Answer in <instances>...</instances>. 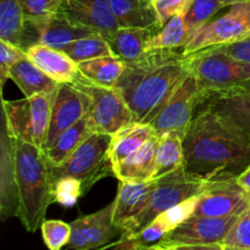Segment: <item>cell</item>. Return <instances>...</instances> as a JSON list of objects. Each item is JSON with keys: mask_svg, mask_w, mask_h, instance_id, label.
<instances>
[{"mask_svg": "<svg viewBox=\"0 0 250 250\" xmlns=\"http://www.w3.org/2000/svg\"><path fill=\"white\" fill-rule=\"evenodd\" d=\"M126 67V61L117 56H103L78 63L81 76L105 87H116Z\"/></svg>", "mask_w": 250, "mask_h": 250, "instance_id": "4316f807", "label": "cell"}, {"mask_svg": "<svg viewBox=\"0 0 250 250\" xmlns=\"http://www.w3.org/2000/svg\"><path fill=\"white\" fill-rule=\"evenodd\" d=\"M222 7H225L224 0H193L185 12V24L189 37L211 21V17Z\"/></svg>", "mask_w": 250, "mask_h": 250, "instance_id": "1f68e13d", "label": "cell"}, {"mask_svg": "<svg viewBox=\"0 0 250 250\" xmlns=\"http://www.w3.org/2000/svg\"><path fill=\"white\" fill-rule=\"evenodd\" d=\"M153 1H154V4H155V2H156V1H159V0H153Z\"/></svg>", "mask_w": 250, "mask_h": 250, "instance_id": "c3c4849f", "label": "cell"}, {"mask_svg": "<svg viewBox=\"0 0 250 250\" xmlns=\"http://www.w3.org/2000/svg\"><path fill=\"white\" fill-rule=\"evenodd\" d=\"M54 94H37L21 100L2 99L1 122L10 134L43 149L50 126Z\"/></svg>", "mask_w": 250, "mask_h": 250, "instance_id": "5b68a950", "label": "cell"}, {"mask_svg": "<svg viewBox=\"0 0 250 250\" xmlns=\"http://www.w3.org/2000/svg\"><path fill=\"white\" fill-rule=\"evenodd\" d=\"M73 84L89 99L88 119L95 132L115 134L134 121L132 110L116 87L95 84L81 76Z\"/></svg>", "mask_w": 250, "mask_h": 250, "instance_id": "ba28073f", "label": "cell"}, {"mask_svg": "<svg viewBox=\"0 0 250 250\" xmlns=\"http://www.w3.org/2000/svg\"><path fill=\"white\" fill-rule=\"evenodd\" d=\"M44 243L49 250H62L71 237V224L60 220H44L41 226Z\"/></svg>", "mask_w": 250, "mask_h": 250, "instance_id": "836d02e7", "label": "cell"}, {"mask_svg": "<svg viewBox=\"0 0 250 250\" xmlns=\"http://www.w3.org/2000/svg\"><path fill=\"white\" fill-rule=\"evenodd\" d=\"M188 176L205 182L237 180L250 165V134L202 107L183 138Z\"/></svg>", "mask_w": 250, "mask_h": 250, "instance_id": "6da1fadb", "label": "cell"}, {"mask_svg": "<svg viewBox=\"0 0 250 250\" xmlns=\"http://www.w3.org/2000/svg\"><path fill=\"white\" fill-rule=\"evenodd\" d=\"M250 208L249 193L236 180L210 182L199 195L195 216H238Z\"/></svg>", "mask_w": 250, "mask_h": 250, "instance_id": "4fadbf2b", "label": "cell"}, {"mask_svg": "<svg viewBox=\"0 0 250 250\" xmlns=\"http://www.w3.org/2000/svg\"><path fill=\"white\" fill-rule=\"evenodd\" d=\"M222 246H224V249L225 250H250V249H246V248H238V247L225 246V244H222Z\"/></svg>", "mask_w": 250, "mask_h": 250, "instance_id": "bcb514c9", "label": "cell"}, {"mask_svg": "<svg viewBox=\"0 0 250 250\" xmlns=\"http://www.w3.org/2000/svg\"><path fill=\"white\" fill-rule=\"evenodd\" d=\"M94 132L88 116L83 117L77 124L62 132L49 148L44 149L49 163L53 165V167L62 165L75 153L76 149Z\"/></svg>", "mask_w": 250, "mask_h": 250, "instance_id": "d4e9b609", "label": "cell"}, {"mask_svg": "<svg viewBox=\"0 0 250 250\" xmlns=\"http://www.w3.org/2000/svg\"><path fill=\"white\" fill-rule=\"evenodd\" d=\"M158 246V244H156ZM159 247V250H178L177 248H175V247H163V246H158Z\"/></svg>", "mask_w": 250, "mask_h": 250, "instance_id": "7dc6e473", "label": "cell"}, {"mask_svg": "<svg viewBox=\"0 0 250 250\" xmlns=\"http://www.w3.org/2000/svg\"><path fill=\"white\" fill-rule=\"evenodd\" d=\"M250 38V1L229 5V11L198 29L182 48L185 55Z\"/></svg>", "mask_w": 250, "mask_h": 250, "instance_id": "9c48e42d", "label": "cell"}, {"mask_svg": "<svg viewBox=\"0 0 250 250\" xmlns=\"http://www.w3.org/2000/svg\"><path fill=\"white\" fill-rule=\"evenodd\" d=\"M137 250H159V247L156 244H154V246H141L137 248Z\"/></svg>", "mask_w": 250, "mask_h": 250, "instance_id": "f6af8a7d", "label": "cell"}, {"mask_svg": "<svg viewBox=\"0 0 250 250\" xmlns=\"http://www.w3.org/2000/svg\"><path fill=\"white\" fill-rule=\"evenodd\" d=\"M249 199H250V193H249Z\"/></svg>", "mask_w": 250, "mask_h": 250, "instance_id": "681fc988", "label": "cell"}, {"mask_svg": "<svg viewBox=\"0 0 250 250\" xmlns=\"http://www.w3.org/2000/svg\"><path fill=\"white\" fill-rule=\"evenodd\" d=\"M238 216L229 217H192L166 234L158 243L163 247L205 246V244H222L229 229Z\"/></svg>", "mask_w": 250, "mask_h": 250, "instance_id": "7c38bea8", "label": "cell"}, {"mask_svg": "<svg viewBox=\"0 0 250 250\" xmlns=\"http://www.w3.org/2000/svg\"><path fill=\"white\" fill-rule=\"evenodd\" d=\"M243 1H250V0H224L225 7L229 6V5L237 4V2H243Z\"/></svg>", "mask_w": 250, "mask_h": 250, "instance_id": "ee69618b", "label": "cell"}, {"mask_svg": "<svg viewBox=\"0 0 250 250\" xmlns=\"http://www.w3.org/2000/svg\"><path fill=\"white\" fill-rule=\"evenodd\" d=\"M27 26L20 0H0V39L26 48Z\"/></svg>", "mask_w": 250, "mask_h": 250, "instance_id": "f1b7e54d", "label": "cell"}, {"mask_svg": "<svg viewBox=\"0 0 250 250\" xmlns=\"http://www.w3.org/2000/svg\"><path fill=\"white\" fill-rule=\"evenodd\" d=\"M115 203L71 222V237L63 250H85L117 241L124 232L114 222Z\"/></svg>", "mask_w": 250, "mask_h": 250, "instance_id": "8fae6325", "label": "cell"}, {"mask_svg": "<svg viewBox=\"0 0 250 250\" xmlns=\"http://www.w3.org/2000/svg\"><path fill=\"white\" fill-rule=\"evenodd\" d=\"M24 51L37 67L58 83H75L81 77L78 63L62 50L42 44H32Z\"/></svg>", "mask_w": 250, "mask_h": 250, "instance_id": "d6986e66", "label": "cell"}, {"mask_svg": "<svg viewBox=\"0 0 250 250\" xmlns=\"http://www.w3.org/2000/svg\"><path fill=\"white\" fill-rule=\"evenodd\" d=\"M189 38L185 24V14H177L149 38L146 51L178 50L187 44Z\"/></svg>", "mask_w": 250, "mask_h": 250, "instance_id": "f546056e", "label": "cell"}, {"mask_svg": "<svg viewBox=\"0 0 250 250\" xmlns=\"http://www.w3.org/2000/svg\"><path fill=\"white\" fill-rule=\"evenodd\" d=\"M120 28L160 29V20L153 0H109Z\"/></svg>", "mask_w": 250, "mask_h": 250, "instance_id": "44dd1931", "label": "cell"}, {"mask_svg": "<svg viewBox=\"0 0 250 250\" xmlns=\"http://www.w3.org/2000/svg\"><path fill=\"white\" fill-rule=\"evenodd\" d=\"M202 99L203 93L197 78L189 72L149 125H151L158 134L168 131L186 134Z\"/></svg>", "mask_w": 250, "mask_h": 250, "instance_id": "30bf717a", "label": "cell"}, {"mask_svg": "<svg viewBox=\"0 0 250 250\" xmlns=\"http://www.w3.org/2000/svg\"><path fill=\"white\" fill-rule=\"evenodd\" d=\"M26 23L37 24L55 16L61 10L63 0H20Z\"/></svg>", "mask_w": 250, "mask_h": 250, "instance_id": "d6a6232c", "label": "cell"}, {"mask_svg": "<svg viewBox=\"0 0 250 250\" xmlns=\"http://www.w3.org/2000/svg\"><path fill=\"white\" fill-rule=\"evenodd\" d=\"M155 186L156 180L120 181L119 192L114 200V222L122 232L127 225L146 208Z\"/></svg>", "mask_w": 250, "mask_h": 250, "instance_id": "ac0fdd59", "label": "cell"}, {"mask_svg": "<svg viewBox=\"0 0 250 250\" xmlns=\"http://www.w3.org/2000/svg\"><path fill=\"white\" fill-rule=\"evenodd\" d=\"M89 99L73 83H60L54 94L50 126L44 149L49 148L66 129L87 116Z\"/></svg>", "mask_w": 250, "mask_h": 250, "instance_id": "5bb4252c", "label": "cell"}, {"mask_svg": "<svg viewBox=\"0 0 250 250\" xmlns=\"http://www.w3.org/2000/svg\"><path fill=\"white\" fill-rule=\"evenodd\" d=\"M62 51L77 63L103 56H116L109 41L99 33L77 39L66 45Z\"/></svg>", "mask_w": 250, "mask_h": 250, "instance_id": "4dcf8cb0", "label": "cell"}, {"mask_svg": "<svg viewBox=\"0 0 250 250\" xmlns=\"http://www.w3.org/2000/svg\"><path fill=\"white\" fill-rule=\"evenodd\" d=\"M83 194L82 183L73 177H62L55 181V203L71 208Z\"/></svg>", "mask_w": 250, "mask_h": 250, "instance_id": "d590c367", "label": "cell"}, {"mask_svg": "<svg viewBox=\"0 0 250 250\" xmlns=\"http://www.w3.org/2000/svg\"><path fill=\"white\" fill-rule=\"evenodd\" d=\"M209 183L192 178L183 168L158 178L146 208L127 225L122 237L131 239L166 210L202 194Z\"/></svg>", "mask_w": 250, "mask_h": 250, "instance_id": "277c9868", "label": "cell"}, {"mask_svg": "<svg viewBox=\"0 0 250 250\" xmlns=\"http://www.w3.org/2000/svg\"><path fill=\"white\" fill-rule=\"evenodd\" d=\"M9 78L20 88L24 98L37 94H54L60 84L37 67L27 56L12 66Z\"/></svg>", "mask_w": 250, "mask_h": 250, "instance_id": "603a6c76", "label": "cell"}, {"mask_svg": "<svg viewBox=\"0 0 250 250\" xmlns=\"http://www.w3.org/2000/svg\"><path fill=\"white\" fill-rule=\"evenodd\" d=\"M178 250H225L222 244H205V246H185L175 247Z\"/></svg>", "mask_w": 250, "mask_h": 250, "instance_id": "7bdbcfd3", "label": "cell"}, {"mask_svg": "<svg viewBox=\"0 0 250 250\" xmlns=\"http://www.w3.org/2000/svg\"><path fill=\"white\" fill-rule=\"evenodd\" d=\"M155 31L149 28H119L109 43L117 58L131 62L146 53V43Z\"/></svg>", "mask_w": 250, "mask_h": 250, "instance_id": "83f0119b", "label": "cell"}, {"mask_svg": "<svg viewBox=\"0 0 250 250\" xmlns=\"http://www.w3.org/2000/svg\"><path fill=\"white\" fill-rule=\"evenodd\" d=\"M189 56L190 72L197 78L203 98L250 84V62L212 49Z\"/></svg>", "mask_w": 250, "mask_h": 250, "instance_id": "52a82bcc", "label": "cell"}, {"mask_svg": "<svg viewBox=\"0 0 250 250\" xmlns=\"http://www.w3.org/2000/svg\"><path fill=\"white\" fill-rule=\"evenodd\" d=\"M236 181L246 192L250 193V165L237 177Z\"/></svg>", "mask_w": 250, "mask_h": 250, "instance_id": "b9f144b4", "label": "cell"}, {"mask_svg": "<svg viewBox=\"0 0 250 250\" xmlns=\"http://www.w3.org/2000/svg\"><path fill=\"white\" fill-rule=\"evenodd\" d=\"M26 26L29 31L33 32L36 37L34 44H42V45L50 46L58 50H63L66 45L77 39L97 33L88 27L73 23L61 12L41 23H26Z\"/></svg>", "mask_w": 250, "mask_h": 250, "instance_id": "e0dca14e", "label": "cell"}, {"mask_svg": "<svg viewBox=\"0 0 250 250\" xmlns=\"http://www.w3.org/2000/svg\"><path fill=\"white\" fill-rule=\"evenodd\" d=\"M60 12L73 23L93 29L107 41L120 28L109 0H63Z\"/></svg>", "mask_w": 250, "mask_h": 250, "instance_id": "9a60e30c", "label": "cell"}, {"mask_svg": "<svg viewBox=\"0 0 250 250\" xmlns=\"http://www.w3.org/2000/svg\"><path fill=\"white\" fill-rule=\"evenodd\" d=\"M159 136H154L143 144L136 153L115 167V177L119 181H153L155 180L156 151Z\"/></svg>", "mask_w": 250, "mask_h": 250, "instance_id": "7402d4cb", "label": "cell"}, {"mask_svg": "<svg viewBox=\"0 0 250 250\" xmlns=\"http://www.w3.org/2000/svg\"><path fill=\"white\" fill-rule=\"evenodd\" d=\"M137 248H138V246H137L136 242H134L133 239L121 237V238L117 239V241L111 242V243L109 244H105V246L85 250H137Z\"/></svg>", "mask_w": 250, "mask_h": 250, "instance_id": "60d3db41", "label": "cell"}, {"mask_svg": "<svg viewBox=\"0 0 250 250\" xmlns=\"http://www.w3.org/2000/svg\"><path fill=\"white\" fill-rule=\"evenodd\" d=\"M198 200H199V195L189 198V199L175 205L173 208L159 215L158 217L163 221L166 229H168V233L194 215L198 205Z\"/></svg>", "mask_w": 250, "mask_h": 250, "instance_id": "e575fe53", "label": "cell"}, {"mask_svg": "<svg viewBox=\"0 0 250 250\" xmlns=\"http://www.w3.org/2000/svg\"><path fill=\"white\" fill-rule=\"evenodd\" d=\"M158 136L155 180L183 168L185 164V150H183L185 134L176 131H168Z\"/></svg>", "mask_w": 250, "mask_h": 250, "instance_id": "484cf974", "label": "cell"}, {"mask_svg": "<svg viewBox=\"0 0 250 250\" xmlns=\"http://www.w3.org/2000/svg\"><path fill=\"white\" fill-rule=\"evenodd\" d=\"M111 141V134L94 132L62 165L53 167L54 182L59 178L73 177L82 183L83 194H85L103 178L115 177L110 159Z\"/></svg>", "mask_w": 250, "mask_h": 250, "instance_id": "8992f818", "label": "cell"}, {"mask_svg": "<svg viewBox=\"0 0 250 250\" xmlns=\"http://www.w3.org/2000/svg\"><path fill=\"white\" fill-rule=\"evenodd\" d=\"M193 0H159L155 2L160 26L163 27L168 20L177 14H185Z\"/></svg>", "mask_w": 250, "mask_h": 250, "instance_id": "f35d334b", "label": "cell"}, {"mask_svg": "<svg viewBox=\"0 0 250 250\" xmlns=\"http://www.w3.org/2000/svg\"><path fill=\"white\" fill-rule=\"evenodd\" d=\"M154 136H158V133L151 125L142 122H132L112 134L110 159L114 170Z\"/></svg>", "mask_w": 250, "mask_h": 250, "instance_id": "cb8c5ba5", "label": "cell"}, {"mask_svg": "<svg viewBox=\"0 0 250 250\" xmlns=\"http://www.w3.org/2000/svg\"><path fill=\"white\" fill-rule=\"evenodd\" d=\"M14 192L19 208L17 219L27 232L34 233L55 202L53 165L43 149L16 138Z\"/></svg>", "mask_w": 250, "mask_h": 250, "instance_id": "3957f363", "label": "cell"}, {"mask_svg": "<svg viewBox=\"0 0 250 250\" xmlns=\"http://www.w3.org/2000/svg\"><path fill=\"white\" fill-rule=\"evenodd\" d=\"M15 138L1 122L0 131V216L2 221L17 217L16 198L14 192Z\"/></svg>", "mask_w": 250, "mask_h": 250, "instance_id": "ffe728a7", "label": "cell"}, {"mask_svg": "<svg viewBox=\"0 0 250 250\" xmlns=\"http://www.w3.org/2000/svg\"><path fill=\"white\" fill-rule=\"evenodd\" d=\"M26 51L15 44L0 39V88H4L9 80L10 70L15 63L26 58Z\"/></svg>", "mask_w": 250, "mask_h": 250, "instance_id": "74e56055", "label": "cell"}, {"mask_svg": "<svg viewBox=\"0 0 250 250\" xmlns=\"http://www.w3.org/2000/svg\"><path fill=\"white\" fill-rule=\"evenodd\" d=\"M210 49L220 51V53L229 54V55L239 59L242 61H246V62H250V38L244 39V41L241 42H236V43L226 44V45L216 46V48Z\"/></svg>", "mask_w": 250, "mask_h": 250, "instance_id": "ab89813d", "label": "cell"}, {"mask_svg": "<svg viewBox=\"0 0 250 250\" xmlns=\"http://www.w3.org/2000/svg\"><path fill=\"white\" fill-rule=\"evenodd\" d=\"M190 72V56L182 50L146 51L126 62L116 88L132 110L134 121L150 124Z\"/></svg>", "mask_w": 250, "mask_h": 250, "instance_id": "7a4b0ae2", "label": "cell"}, {"mask_svg": "<svg viewBox=\"0 0 250 250\" xmlns=\"http://www.w3.org/2000/svg\"><path fill=\"white\" fill-rule=\"evenodd\" d=\"M222 244L250 249V208L238 215Z\"/></svg>", "mask_w": 250, "mask_h": 250, "instance_id": "8d00e7d4", "label": "cell"}, {"mask_svg": "<svg viewBox=\"0 0 250 250\" xmlns=\"http://www.w3.org/2000/svg\"><path fill=\"white\" fill-rule=\"evenodd\" d=\"M199 106L250 134V84L205 95Z\"/></svg>", "mask_w": 250, "mask_h": 250, "instance_id": "2e32d148", "label": "cell"}]
</instances>
